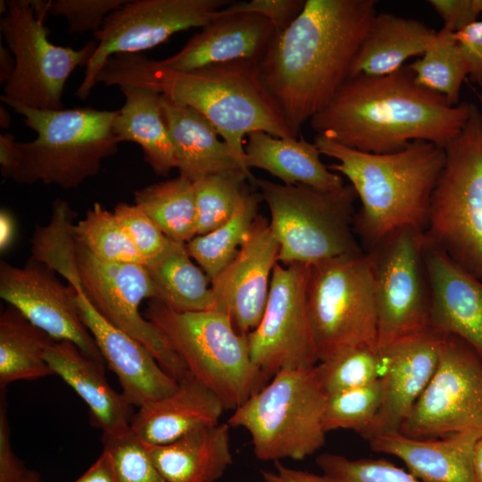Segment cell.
<instances>
[{"instance_id": "6da1fadb", "label": "cell", "mask_w": 482, "mask_h": 482, "mask_svg": "<svg viewBox=\"0 0 482 482\" xmlns=\"http://www.w3.org/2000/svg\"><path fill=\"white\" fill-rule=\"evenodd\" d=\"M376 4L375 0H306L296 19L276 31L258 63L259 75L295 135L348 79L377 14Z\"/></svg>"}, {"instance_id": "7a4b0ae2", "label": "cell", "mask_w": 482, "mask_h": 482, "mask_svg": "<svg viewBox=\"0 0 482 482\" xmlns=\"http://www.w3.org/2000/svg\"><path fill=\"white\" fill-rule=\"evenodd\" d=\"M471 105H451L403 67L385 76L348 78L309 122L316 135L347 147L388 154L416 140L445 147L465 126Z\"/></svg>"}, {"instance_id": "3957f363", "label": "cell", "mask_w": 482, "mask_h": 482, "mask_svg": "<svg viewBox=\"0 0 482 482\" xmlns=\"http://www.w3.org/2000/svg\"><path fill=\"white\" fill-rule=\"evenodd\" d=\"M106 86L146 87L201 112L243 168L244 138L254 131L297 137L263 87L258 63L235 61L189 71H172L142 54L112 56L96 79Z\"/></svg>"}, {"instance_id": "277c9868", "label": "cell", "mask_w": 482, "mask_h": 482, "mask_svg": "<svg viewBox=\"0 0 482 482\" xmlns=\"http://www.w3.org/2000/svg\"><path fill=\"white\" fill-rule=\"evenodd\" d=\"M314 144L321 155L337 161L329 170L347 178L360 200L353 226L364 252L397 229L425 230L445 162L444 147L416 140L394 153L370 154L319 135Z\"/></svg>"}, {"instance_id": "5b68a950", "label": "cell", "mask_w": 482, "mask_h": 482, "mask_svg": "<svg viewBox=\"0 0 482 482\" xmlns=\"http://www.w3.org/2000/svg\"><path fill=\"white\" fill-rule=\"evenodd\" d=\"M37 133L29 142H17L19 163L12 179L17 184L79 187L98 174L102 162L118 152L112 132L116 111L90 107L41 110L8 104Z\"/></svg>"}, {"instance_id": "8992f818", "label": "cell", "mask_w": 482, "mask_h": 482, "mask_svg": "<svg viewBox=\"0 0 482 482\" xmlns=\"http://www.w3.org/2000/svg\"><path fill=\"white\" fill-rule=\"evenodd\" d=\"M145 318L166 336L188 371L236 410L269 379L253 363L247 335L218 310L180 312L152 299Z\"/></svg>"}, {"instance_id": "52a82bcc", "label": "cell", "mask_w": 482, "mask_h": 482, "mask_svg": "<svg viewBox=\"0 0 482 482\" xmlns=\"http://www.w3.org/2000/svg\"><path fill=\"white\" fill-rule=\"evenodd\" d=\"M325 402L315 366L283 370L234 410L227 423L249 433L258 460L301 461L325 444Z\"/></svg>"}, {"instance_id": "ba28073f", "label": "cell", "mask_w": 482, "mask_h": 482, "mask_svg": "<svg viewBox=\"0 0 482 482\" xmlns=\"http://www.w3.org/2000/svg\"><path fill=\"white\" fill-rule=\"evenodd\" d=\"M279 244L278 262L312 264L363 252L354 231L356 193L255 179Z\"/></svg>"}, {"instance_id": "9c48e42d", "label": "cell", "mask_w": 482, "mask_h": 482, "mask_svg": "<svg viewBox=\"0 0 482 482\" xmlns=\"http://www.w3.org/2000/svg\"><path fill=\"white\" fill-rule=\"evenodd\" d=\"M426 240L482 279V113L472 104L461 131L445 147Z\"/></svg>"}, {"instance_id": "30bf717a", "label": "cell", "mask_w": 482, "mask_h": 482, "mask_svg": "<svg viewBox=\"0 0 482 482\" xmlns=\"http://www.w3.org/2000/svg\"><path fill=\"white\" fill-rule=\"evenodd\" d=\"M307 309L318 362L348 346H377L368 253L363 251L309 264Z\"/></svg>"}, {"instance_id": "8fae6325", "label": "cell", "mask_w": 482, "mask_h": 482, "mask_svg": "<svg viewBox=\"0 0 482 482\" xmlns=\"http://www.w3.org/2000/svg\"><path fill=\"white\" fill-rule=\"evenodd\" d=\"M366 253L373 278L377 346L382 351L430 328L424 230L413 226L397 229Z\"/></svg>"}, {"instance_id": "7c38bea8", "label": "cell", "mask_w": 482, "mask_h": 482, "mask_svg": "<svg viewBox=\"0 0 482 482\" xmlns=\"http://www.w3.org/2000/svg\"><path fill=\"white\" fill-rule=\"evenodd\" d=\"M0 29L15 59V70L4 85V104H20L41 110L63 109L66 80L79 66H87L97 43L80 49L56 46L48 39L45 17L36 14L31 0L7 1Z\"/></svg>"}, {"instance_id": "4fadbf2b", "label": "cell", "mask_w": 482, "mask_h": 482, "mask_svg": "<svg viewBox=\"0 0 482 482\" xmlns=\"http://www.w3.org/2000/svg\"><path fill=\"white\" fill-rule=\"evenodd\" d=\"M75 258L81 289L96 311L145 346L176 381L187 375V365L166 336L140 313L145 299L156 298L145 266L103 262L76 240Z\"/></svg>"}, {"instance_id": "5bb4252c", "label": "cell", "mask_w": 482, "mask_h": 482, "mask_svg": "<svg viewBox=\"0 0 482 482\" xmlns=\"http://www.w3.org/2000/svg\"><path fill=\"white\" fill-rule=\"evenodd\" d=\"M230 4L228 0H128L105 19L94 33L96 49L86 66L84 79L75 92L88 97L106 62L120 54H140L167 41L172 35L203 28Z\"/></svg>"}, {"instance_id": "9a60e30c", "label": "cell", "mask_w": 482, "mask_h": 482, "mask_svg": "<svg viewBox=\"0 0 482 482\" xmlns=\"http://www.w3.org/2000/svg\"><path fill=\"white\" fill-rule=\"evenodd\" d=\"M482 434V356L455 336H444L437 368L400 433L416 438Z\"/></svg>"}, {"instance_id": "2e32d148", "label": "cell", "mask_w": 482, "mask_h": 482, "mask_svg": "<svg viewBox=\"0 0 482 482\" xmlns=\"http://www.w3.org/2000/svg\"><path fill=\"white\" fill-rule=\"evenodd\" d=\"M309 265L278 262L262 319L247 335L251 358L270 380L283 370L318 363L307 309Z\"/></svg>"}, {"instance_id": "e0dca14e", "label": "cell", "mask_w": 482, "mask_h": 482, "mask_svg": "<svg viewBox=\"0 0 482 482\" xmlns=\"http://www.w3.org/2000/svg\"><path fill=\"white\" fill-rule=\"evenodd\" d=\"M78 291L64 285L45 264L29 259L21 267L2 262L0 297L55 341H70L87 356L104 363L81 320Z\"/></svg>"}, {"instance_id": "ac0fdd59", "label": "cell", "mask_w": 482, "mask_h": 482, "mask_svg": "<svg viewBox=\"0 0 482 482\" xmlns=\"http://www.w3.org/2000/svg\"><path fill=\"white\" fill-rule=\"evenodd\" d=\"M279 244L270 221L258 215L234 259L211 280L214 310L226 313L241 335L260 324Z\"/></svg>"}, {"instance_id": "d6986e66", "label": "cell", "mask_w": 482, "mask_h": 482, "mask_svg": "<svg viewBox=\"0 0 482 482\" xmlns=\"http://www.w3.org/2000/svg\"><path fill=\"white\" fill-rule=\"evenodd\" d=\"M444 336L428 328L382 351V403L366 438L399 432L438 365Z\"/></svg>"}, {"instance_id": "ffe728a7", "label": "cell", "mask_w": 482, "mask_h": 482, "mask_svg": "<svg viewBox=\"0 0 482 482\" xmlns=\"http://www.w3.org/2000/svg\"><path fill=\"white\" fill-rule=\"evenodd\" d=\"M76 290L81 320L104 362L117 376L126 400L132 406L141 407L175 391L178 381L162 369L145 346L105 320L82 289Z\"/></svg>"}, {"instance_id": "44dd1931", "label": "cell", "mask_w": 482, "mask_h": 482, "mask_svg": "<svg viewBox=\"0 0 482 482\" xmlns=\"http://www.w3.org/2000/svg\"><path fill=\"white\" fill-rule=\"evenodd\" d=\"M425 262L431 292L429 328L462 339L482 356V279L426 238Z\"/></svg>"}, {"instance_id": "7402d4cb", "label": "cell", "mask_w": 482, "mask_h": 482, "mask_svg": "<svg viewBox=\"0 0 482 482\" xmlns=\"http://www.w3.org/2000/svg\"><path fill=\"white\" fill-rule=\"evenodd\" d=\"M276 29L257 14L218 16L193 35L173 55L157 61L167 69L189 71L235 61L259 63Z\"/></svg>"}, {"instance_id": "603a6c76", "label": "cell", "mask_w": 482, "mask_h": 482, "mask_svg": "<svg viewBox=\"0 0 482 482\" xmlns=\"http://www.w3.org/2000/svg\"><path fill=\"white\" fill-rule=\"evenodd\" d=\"M481 436L477 431L429 438L391 432L368 441L374 452L400 459L408 471L422 482H478L473 454Z\"/></svg>"}, {"instance_id": "cb8c5ba5", "label": "cell", "mask_w": 482, "mask_h": 482, "mask_svg": "<svg viewBox=\"0 0 482 482\" xmlns=\"http://www.w3.org/2000/svg\"><path fill=\"white\" fill-rule=\"evenodd\" d=\"M225 410L216 394L189 372L171 394L139 407L130 429L145 444L166 445L199 428L219 424Z\"/></svg>"}, {"instance_id": "d4e9b609", "label": "cell", "mask_w": 482, "mask_h": 482, "mask_svg": "<svg viewBox=\"0 0 482 482\" xmlns=\"http://www.w3.org/2000/svg\"><path fill=\"white\" fill-rule=\"evenodd\" d=\"M160 105L173 146L175 168L193 183L212 174L242 169L215 127L197 110L164 95Z\"/></svg>"}, {"instance_id": "484cf974", "label": "cell", "mask_w": 482, "mask_h": 482, "mask_svg": "<svg viewBox=\"0 0 482 482\" xmlns=\"http://www.w3.org/2000/svg\"><path fill=\"white\" fill-rule=\"evenodd\" d=\"M45 359L53 373L84 400L93 421L104 435L118 434L130 427L132 405L122 393H117L109 385L104 362L65 340L54 341L46 350Z\"/></svg>"}, {"instance_id": "4316f807", "label": "cell", "mask_w": 482, "mask_h": 482, "mask_svg": "<svg viewBox=\"0 0 482 482\" xmlns=\"http://www.w3.org/2000/svg\"><path fill=\"white\" fill-rule=\"evenodd\" d=\"M245 165L268 171L285 185H304L320 190L343 187V177L329 170L317 145L303 137H278L263 131L246 136Z\"/></svg>"}, {"instance_id": "83f0119b", "label": "cell", "mask_w": 482, "mask_h": 482, "mask_svg": "<svg viewBox=\"0 0 482 482\" xmlns=\"http://www.w3.org/2000/svg\"><path fill=\"white\" fill-rule=\"evenodd\" d=\"M228 423L195 429L162 445H145L168 482H215L233 463Z\"/></svg>"}, {"instance_id": "f1b7e54d", "label": "cell", "mask_w": 482, "mask_h": 482, "mask_svg": "<svg viewBox=\"0 0 482 482\" xmlns=\"http://www.w3.org/2000/svg\"><path fill=\"white\" fill-rule=\"evenodd\" d=\"M436 33L420 21L377 12L355 54L348 78L379 77L402 69L406 60L426 52Z\"/></svg>"}, {"instance_id": "f546056e", "label": "cell", "mask_w": 482, "mask_h": 482, "mask_svg": "<svg viewBox=\"0 0 482 482\" xmlns=\"http://www.w3.org/2000/svg\"><path fill=\"white\" fill-rule=\"evenodd\" d=\"M125 102L112 120V132L119 142H134L144 153V160L159 176L175 168L173 146L160 105L161 94L142 87H119Z\"/></svg>"}, {"instance_id": "4dcf8cb0", "label": "cell", "mask_w": 482, "mask_h": 482, "mask_svg": "<svg viewBox=\"0 0 482 482\" xmlns=\"http://www.w3.org/2000/svg\"><path fill=\"white\" fill-rule=\"evenodd\" d=\"M192 260L186 244L172 241L162 256L145 265L155 300L180 312L213 310L211 280Z\"/></svg>"}, {"instance_id": "1f68e13d", "label": "cell", "mask_w": 482, "mask_h": 482, "mask_svg": "<svg viewBox=\"0 0 482 482\" xmlns=\"http://www.w3.org/2000/svg\"><path fill=\"white\" fill-rule=\"evenodd\" d=\"M55 340L8 305L0 315V387L54 375L45 359Z\"/></svg>"}, {"instance_id": "d6a6232c", "label": "cell", "mask_w": 482, "mask_h": 482, "mask_svg": "<svg viewBox=\"0 0 482 482\" xmlns=\"http://www.w3.org/2000/svg\"><path fill=\"white\" fill-rule=\"evenodd\" d=\"M134 201L170 240L187 244L197 236L194 183L179 176L148 185Z\"/></svg>"}, {"instance_id": "836d02e7", "label": "cell", "mask_w": 482, "mask_h": 482, "mask_svg": "<svg viewBox=\"0 0 482 482\" xmlns=\"http://www.w3.org/2000/svg\"><path fill=\"white\" fill-rule=\"evenodd\" d=\"M258 195L245 187L231 217L221 226L195 236L187 252L209 277L214 278L237 255L258 214Z\"/></svg>"}, {"instance_id": "e575fe53", "label": "cell", "mask_w": 482, "mask_h": 482, "mask_svg": "<svg viewBox=\"0 0 482 482\" xmlns=\"http://www.w3.org/2000/svg\"><path fill=\"white\" fill-rule=\"evenodd\" d=\"M407 67L418 85L444 96L451 105L459 104L469 67L454 32L444 27L436 31L426 52Z\"/></svg>"}, {"instance_id": "d590c367", "label": "cell", "mask_w": 482, "mask_h": 482, "mask_svg": "<svg viewBox=\"0 0 482 482\" xmlns=\"http://www.w3.org/2000/svg\"><path fill=\"white\" fill-rule=\"evenodd\" d=\"M74 211L68 203L56 200L46 226H37L31 238L30 259L39 262L63 277L68 284L80 287L75 258Z\"/></svg>"}, {"instance_id": "8d00e7d4", "label": "cell", "mask_w": 482, "mask_h": 482, "mask_svg": "<svg viewBox=\"0 0 482 482\" xmlns=\"http://www.w3.org/2000/svg\"><path fill=\"white\" fill-rule=\"evenodd\" d=\"M73 236L96 258L112 263L144 265L132 241L113 212L95 203L73 225Z\"/></svg>"}, {"instance_id": "74e56055", "label": "cell", "mask_w": 482, "mask_h": 482, "mask_svg": "<svg viewBox=\"0 0 482 482\" xmlns=\"http://www.w3.org/2000/svg\"><path fill=\"white\" fill-rule=\"evenodd\" d=\"M383 368L382 353L369 345L343 348L315 365L326 395L367 386L381 377Z\"/></svg>"}, {"instance_id": "f35d334b", "label": "cell", "mask_w": 482, "mask_h": 482, "mask_svg": "<svg viewBox=\"0 0 482 482\" xmlns=\"http://www.w3.org/2000/svg\"><path fill=\"white\" fill-rule=\"evenodd\" d=\"M246 179L255 181L251 172L237 169L194 183L197 236L212 231L231 217Z\"/></svg>"}, {"instance_id": "ab89813d", "label": "cell", "mask_w": 482, "mask_h": 482, "mask_svg": "<svg viewBox=\"0 0 482 482\" xmlns=\"http://www.w3.org/2000/svg\"><path fill=\"white\" fill-rule=\"evenodd\" d=\"M383 398L381 378L357 388L326 395L323 426L326 432L349 429L367 438Z\"/></svg>"}, {"instance_id": "60d3db41", "label": "cell", "mask_w": 482, "mask_h": 482, "mask_svg": "<svg viewBox=\"0 0 482 482\" xmlns=\"http://www.w3.org/2000/svg\"><path fill=\"white\" fill-rule=\"evenodd\" d=\"M103 444L112 459L118 482H168L130 427L118 434H103Z\"/></svg>"}, {"instance_id": "b9f144b4", "label": "cell", "mask_w": 482, "mask_h": 482, "mask_svg": "<svg viewBox=\"0 0 482 482\" xmlns=\"http://www.w3.org/2000/svg\"><path fill=\"white\" fill-rule=\"evenodd\" d=\"M316 463L331 482H422L384 459L353 460L325 453L316 458Z\"/></svg>"}, {"instance_id": "7bdbcfd3", "label": "cell", "mask_w": 482, "mask_h": 482, "mask_svg": "<svg viewBox=\"0 0 482 482\" xmlns=\"http://www.w3.org/2000/svg\"><path fill=\"white\" fill-rule=\"evenodd\" d=\"M144 265L162 256L172 243L154 221L136 204L118 203L113 210Z\"/></svg>"}, {"instance_id": "ee69618b", "label": "cell", "mask_w": 482, "mask_h": 482, "mask_svg": "<svg viewBox=\"0 0 482 482\" xmlns=\"http://www.w3.org/2000/svg\"><path fill=\"white\" fill-rule=\"evenodd\" d=\"M127 1L51 0L49 14L63 17L68 25V33H96L102 28L106 17Z\"/></svg>"}, {"instance_id": "f6af8a7d", "label": "cell", "mask_w": 482, "mask_h": 482, "mask_svg": "<svg viewBox=\"0 0 482 482\" xmlns=\"http://www.w3.org/2000/svg\"><path fill=\"white\" fill-rule=\"evenodd\" d=\"M304 0H251L230 2L217 12L218 16L257 14L267 19L277 32L287 28L300 14Z\"/></svg>"}, {"instance_id": "bcb514c9", "label": "cell", "mask_w": 482, "mask_h": 482, "mask_svg": "<svg viewBox=\"0 0 482 482\" xmlns=\"http://www.w3.org/2000/svg\"><path fill=\"white\" fill-rule=\"evenodd\" d=\"M443 20L444 28L458 32L477 21L482 13V0H429Z\"/></svg>"}, {"instance_id": "7dc6e473", "label": "cell", "mask_w": 482, "mask_h": 482, "mask_svg": "<svg viewBox=\"0 0 482 482\" xmlns=\"http://www.w3.org/2000/svg\"><path fill=\"white\" fill-rule=\"evenodd\" d=\"M24 463L14 453L11 443L4 389L0 397V482H21L27 472Z\"/></svg>"}, {"instance_id": "c3c4849f", "label": "cell", "mask_w": 482, "mask_h": 482, "mask_svg": "<svg viewBox=\"0 0 482 482\" xmlns=\"http://www.w3.org/2000/svg\"><path fill=\"white\" fill-rule=\"evenodd\" d=\"M454 37L466 59L469 76L482 86V21H477L455 32Z\"/></svg>"}, {"instance_id": "681fc988", "label": "cell", "mask_w": 482, "mask_h": 482, "mask_svg": "<svg viewBox=\"0 0 482 482\" xmlns=\"http://www.w3.org/2000/svg\"><path fill=\"white\" fill-rule=\"evenodd\" d=\"M262 482H331L323 474L318 475L306 470L293 469L275 461L271 470L261 472Z\"/></svg>"}, {"instance_id": "f907efd6", "label": "cell", "mask_w": 482, "mask_h": 482, "mask_svg": "<svg viewBox=\"0 0 482 482\" xmlns=\"http://www.w3.org/2000/svg\"><path fill=\"white\" fill-rule=\"evenodd\" d=\"M74 482H118L110 455L103 450L98 459Z\"/></svg>"}, {"instance_id": "816d5d0a", "label": "cell", "mask_w": 482, "mask_h": 482, "mask_svg": "<svg viewBox=\"0 0 482 482\" xmlns=\"http://www.w3.org/2000/svg\"><path fill=\"white\" fill-rule=\"evenodd\" d=\"M19 163L17 142L12 134L0 136V165L4 178L11 179Z\"/></svg>"}, {"instance_id": "f5cc1de1", "label": "cell", "mask_w": 482, "mask_h": 482, "mask_svg": "<svg viewBox=\"0 0 482 482\" xmlns=\"http://www.w3.org/2000/svg\"><path fill=\"white\" fill-rule=\"evenodd\" d=\"M15 224L12 216L6 210L0 212V249L1 252L7 250L14 238Z\"/></svg>"}, {"instance_id": "db71d44e", "label": "cell", "mask_w": 482, "mask_h": 482, "mask_svg": "<svg viewBox=\"0 0 482 482\" xmlns=\"http://www.w3.org/2000/svg\"><path fill=\"white\" fill-rule=\"evenodd\" d=\"M15 59L8 47L0 46V83L5 85L15 70Z\"/></svg>"}, {"instance_id": "11a10c76", "label": "cell", "mask_w": 482, "mask_h": 482, "mask_svg": "<svg viewBox=\"0 0 482 482\" xmlns=\"http://www.w3.org/2000/svg\"><path fill=\"white\" fill-rule=\"evenodd\" d=\"M473 465L478 482H482V436L474 447Z\"/></svg>"}, {"instance_id": "9f6ffc18", "label": "cell", "mask_w": 482, "mask_h": 482, "mask_svg": "<svg viewBox=\"0 0 482 482\" xmlns=\"http://www.w3.org/2000/svg\"><path fill=\"white\" fill-rule=\"evenodd\" d=\"M11 124V115L8 112L6 109L3 107L1 104L0 106V125L4 129L9 128Z\"/></svg>"}, {"instance_id": "6f0895ef", "label": "cell", "mask_w": 482, "mask_h": 482, "mask_svg": "<svg viewBox=\"0 0 482 482\" xmlns=\"http://www.w3.org/2000/svg\"><path fill=\"white\" fill-rule=\"evenodd\" d=\"M21 482H41V478L37 472L27 470Z\"/></svg>"}, {"instance_id": "680465c9", "label": "cell", "mask_w": 482, "mask_h": 482, "mask_svg": "<svg viewBox=\"0 0 482 482\" xmlns=\"http://www.w3.org/2000/svg\"><path fill=\"white\" fill-rule=\"evenodd\" d=\"M478 98L480 99V102L482 104V96L478 95Z\"/></svg>"}]
</instances>
